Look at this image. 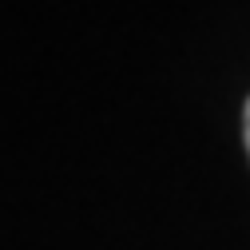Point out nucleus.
Masks as SVG:
<instances>
[{
  "label": "nucleus",
  "instance_id": "1",
  "mask_svg": "<svg viewBox=\"0 0 250 250\" xmlns=\"http://www.w3.org/2000/svg\"><path fill=\"white\" fill-rule=\"evenodd\" d=\"M242 123H246V151H250V104H246V119Z\"/></svg>",
  "mask_w": 250,
  "mask_h": 250
}]
</instances>
